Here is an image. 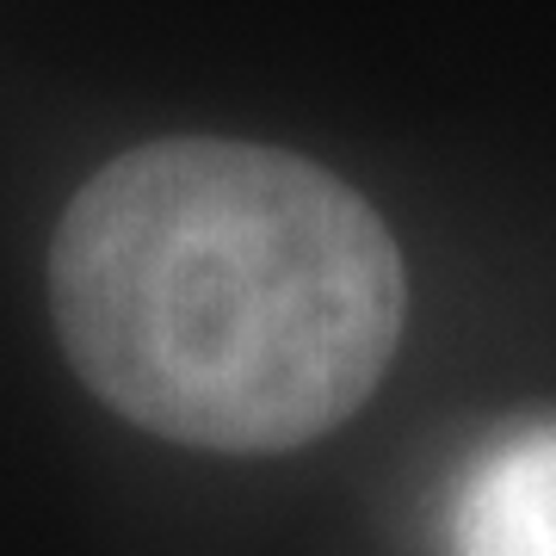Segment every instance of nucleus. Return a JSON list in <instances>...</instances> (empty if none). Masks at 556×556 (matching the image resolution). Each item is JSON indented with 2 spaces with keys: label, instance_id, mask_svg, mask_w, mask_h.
Segmentation results:
<instances>
[{
  "label": "nucleus",
  "instance_id": "f03ea898",
  "mask_svg": "<svg viewBox=\"0 0 556 556\" xmlns=\"http://www.w3.org/2000/svg\"><path fill=\"white\" fill-rule=\"evenodd\" d=\"M457 556H556V427L501 439L452 507Z\"/></svg>",
  "mask_w": 556,
  "mask_h": 556
},
{
  "label": "nucleus",
  "instance_id": "f257e3e1",
  "mask_svg": "<svg viewBox=\"0 0 556 556\" xmlns=\"http://www.w3.org/2000/svg\"><path fill=\"white\" fill-rule=\"evenodd\" d=\"M50 303L87 390L142 433L291 452L378 390L408 278L334 174L254 142H149L62 211Z\"/></svg>",
  "mask_w": 556,
  "mask_h": 556
}]
</instances>
